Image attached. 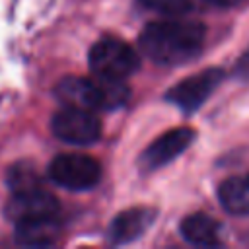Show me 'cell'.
Instances as JSON below:
<instances>
[{
  "label": "cell",
  "instance_id": "1",
  "mask_svg": "<svg viewBox=\"0 0 249 249\" xmlns=\"http://www.w3.org/2000/svg\"><path fill=\"white\" fill-rule=\"evenodd\" d=\"M144 56L163 66H177L195 58L204 43V25L181 16L152 21L138 37Z\"/></svg>",
  "mask_w": 249,
  "mask_h": 249
},
{
  "label": "cell",
  "instance_id": "2",
  "mask_svg": "<svg viewBox=\"0 0 249 249\" xmlns=\"http://www.w3.org/2000/svg\"><path fill=\"white\" fill-rule=\"evenodd\" d=\"M54 95L64 107H80L88 111H113L126 103L128 88L124 80H105L97 76H66L56 84Z\"/></svg>",
  "mask_w": 249,
  "mask_h": 249
},
{
  "label": "cell",
  "instance_id": "3",
  "mask_svg": "<svg viewBox=\"0 0 249 249\" xmlns=\"http://www.w3.org/2000/svg\"><path fill=\"white\" fill-rule=\"evenodd\" d=\"M136 51L117 37H103L89 49L91 74L105 80H126L138 70Z\"/></svg>",
  "mask_w": 249,
  "mask_h": 249
},
{
  "label": "cell",
  "instance_id": "4",
  "mask_svg": "<svg viewBox=\"0 0 249 249\" xmlns=\"http://www.w3.org/2000/svg\"><path fill=\"white\" fill-rule=\"evenodd\" d=\"M49 179L68 191H86L99 183L101 165L86 154H60L47 167Z\"/></svg>",
  "mask_w": 249,
  "mask_h": 249
},
{
  "label": "cell",
  "instance_id": "5",
  "mask_svg": "<svg viewBox=\"0 0 249 249\" xmlns=\"http://www.w3.org/2000/svg\"><path fill=\"white\" fill-rule=\"evenodd\" d=\"M51 128L58 140L74 146L93 144L101 134V124L93 111L64 105L60 111L53 115Z\"/></svg>",
  "mask_w": 249,
  "mask_h": 249
},
{
  "label": "cell",
  "instance_id": "6",
  "mask_svg": "<svg viewBox=\"0 0 249 249\" xmlns=\"http://www.w3.org/2000/svg\"><path fill=\"white\" fill-rule=\"evenodd\" d=\"M222 78H224V74L218 68H208V70L196 72V74L181 80L179 84H175L171 89H167L165 99L171 101L173 105H177L181 111L193 113L210 97V93L220 86Z\"/></svg>",
  "mask_w": 249,
  "mask_h": 249
},
{
  "label": "cell",
  "instance_id": "7",
  "mask_svg": "<svg viewBox=\"0 0 249 249\" xmlns=\"http://www.w3.org/2000/svg\"><path fill=\"white\" fill-rule=\"evenodd\" d=\"M6 216L14 222H29L49 216H58V200L43 187L18 191L6 204Z\"/></svg>",
  "mask_w": 249,
  "mask_h": 249
},
{
  "label": "cell",
  "instance_id": "8",
  "mask_svg": "<svg viewBox=\"0 0 249 249\" xmlns=\"http://www.w3.org/2000/svg\"><path fill=\"white\" fill-rule=\"evenodd\" d=\"M195 140V130L189 126H179L167 130L165 134L158 136L142 154H140V167L144 171L158 169L169 161H173L181 152H185Z\"/></svg>",
  "mask_w": 249,
  "mask_h": 249
},
{
  "label": "cell",
  "instance_id": "9",
  "mask_svg": "<svg viewBox=\"0 0 249 249\" xmlns=\"http://www.w3.org/2000/svg\"><path fill=\"white\" fill-rule=\"evenodd\" d=\"M156 220V210L150 206H134L119 212L109 226V239L117 245L130 243L144 235Z\"/></svg>",
  "mask_w": 249,
  "mask_h": 249
},
{
  "label": "cell",
  "instance_id": "10",
  "mask_svg": "<svg viewBox=\"0 0 249 249\" xmlns=\"http://www.w3.org/2000/svg\"><path fill=\"white\" fill-rule=\"evenodd\" d=\"M58 230H60L58 216L19 222V224H16V239L21 245H33V247L51 245V243H54Z\"/></svg>",
  "mask_w": 249,
  "mask_h": 249
},
{
  "label": "cell",
  "instance_id": "11",
  "mask_svg": "<svg viewBox=\"0 0 249 249\" xmlns=\"http://www.w3.org/2000/svg\"><path fill=\"white\" fill-rule=\"evenodd\" d=\"M218 196L226 212L235 216H249V175H235L226 179L218 189Z\"/></svg>",
  "mask_w": 249,
  "mask_h": 249
},
{
  "label": "cell",
  "instance_id": "12",
  "mask_svg": "<svg viewBox=\"0 0 249 249\" xmlns=\"http://www.w3.org/2000/svg\"><path fill=\"white\" fill-rule=\"evenodd\" d=\"M181 235L193 245H216L220 239V226L208 214L196 212L181 222Z\"/></svg>",
  "mask_w": 249,
  "mask_h": 249
},
{
  "label": "cell",
  "instance_id": "13",
  "mask_svg": "<svg viewBox=\"0 0 249 249\" xmlns=\"http://www.w3.org/2000/svg\"><path fill=\"white\" fill-rule=\"evenodd\" d=\"M8 187L12 189V193L18 191H27V189H35V187H43L39 175L35 173V169L27 163H18L8 171Z\"/></svg>",
  "mask_w": 249,
  "mask_h": 249
},
{
  "label": "cell",
  "instance_id": "14",
  "mask_svg": "<svg viewBox=\"0 0 249 249\" xmlns=\"http://www.w3.org/2000/svg\"><path fill=\"white\" fill-rule=\"evenodd\" d=\"M138 2L163 16H183L193 8L191 0H138Z\"/></svg>",
  "mask_w": 249,
  "mask_h": 249
},
{
  "label": "cell",
  "instance_id": "15",
  "mask_svg": "<svg viewBox=\"0 0 249 249\" xmlns=\"http://www.w3.org/2000/svg\"><path fill=\"white\" fill-rule=\"evenodd\" d=\"M235 76L241 80H249V51L237 60L235 64Z\"/></svg>",
  "mask_w": 249,
  "mask_h": 249
},
{
  "label": "cell",
  "instance_id": "16",
  "mask_svg": "<svg viewBox=\"0 0 249 249\" xmlns=\"http://www.w3.org/2000/svg\"><path fill=\"white\" fill-rule=\"evenodd\" d=\"M212 6H218V8H231V6H237L241 0H204Z\"/></svg>",
  "mask_w": 249,
  "mask_h": 249
}]
</instances>
